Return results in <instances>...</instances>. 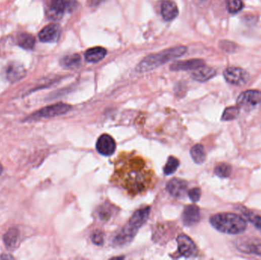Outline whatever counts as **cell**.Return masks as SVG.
Listing matches in <instances>:
<instances>
[{
	"label": "cell",
	"instance_id": "1",
	"mask_svg": "<svg viewBox=\"0 0 261 260\" xmlns=\"http://www.w3.org/2000/svg\"><path fill=\"white\" fill-rule=\"evenodd\" d=\"M187 51V48L185 46H176L157 54H150L140 62L137 66L136 71L138 72H145L156 69L167 62L181 57Z\"/></svg>",
	"mask_w": 261,
	"mask_h": 260
},
{
	"label": "cell",
	"instance_id": "2",
	"mask_svg": "<svg viewBox=\"0 0 261 260\" xmlns=\"http://www.w3.org/2000/svg\"><path fill=\"white\" fill-rule=\"evenodd\" d=\"M211 225L217 231L227 234H240L247 228V222L234 213H219L210 217Z\"/></svg>",
	"mask_w": 261,
	"mask_h": 260
},
{
	"label": "cell",
	"instance_id": "3",
	"mask_svg": "<svg viewBox=\"0 0 261 260\" xmlns=\"http://www.w3.org/2000/svg\"><path fill=\"white\" fill-rule=\"evenodd\" d=\"M150 214V208L145 207L138 210L130 218L128 225L122 230L115 239L114 243L118 246H124L132 241L138 230L147 221Z\"/></svg>",
	"mask_w": 261,
	"mask_h": 260
},
{
	"label": "cell",
	"instance_id": "4",
	"mask_svg": "<svg viewBox=\"0 0 261 260\" xmlns=\"http://www.w3.org/2000/svg\"><path fill=\"white\" fill-rule=\"evenodd\" d=\"M132 169L127 171L125 177H122L124 179V185L127 190L132 193H140L144 191L146 188L145 180L146 173L145 166L144 162L141 159L137 157L136 159L132 160ZM138 194V193H137Z\"/></svg>",
	"mask_w": 261,
	"mask_h": 260
},
{
	"label": "cell",
	"instance_id": "5",
	"mask_svg": "<svg viewBox=\"0 0 261 260\" xmlns=\"http://www.w3.org/2000/svg\"><path fill=\"white\" fill-rule=\"evenodd\" d=\"M77 4V0H51L49 16L55 20L61 19L66 13H71L76 9Z\"/></svg>",
	"mask_w": 261,
	"mask_h": 260
},
{
	"label": "cell",
	"instance_id": "6",
	"mask_svg": "<svg viewBox=\"0 0 261 260\" xmlns=\"http://www.w3.org/2000/svg\"><path fill=\"white\" fill-rule=\"evenodd\" d=\"M239 108L251 111L261 106V92L258 90H247L241 93L237 100Z\"/></svg>",
	"mask_w": 261,
	"mask_h": 260
},
{
	"label": "cell",
	"instance_id": "7",
	"mask_svg": "<svg viewBox=\"0 0 261 260\" xmlns=\"http://www.w3.org/2000/svg\"><path fill=\"white\" fill-rule=\"evenodd\" d=\"M237 249L247 254L261 256V240L254 237H241L236 241Z\"/></svg>",
	"mask_w": 261,
	"mask_h": 260
},
{
	"label": "cell",
	"instance_id": "8",
	"mask_svg": "<svg viewBox=\"0 0 261 260\" xmlns=\"http://www.w3.org/2000/svg\"><path fill=\"white\" fill-rule=\"evenodd\" d=\"M178 252L180 256L193 258L198 253V249L191 238L185 234H181L176 239Z\"/></svg>",
	"mask_w": 261,
	"mask_h": 260
},
{
	"label": "cell",
	"instance_id": "9",
	"mask_svg": "<svg viewBox=\"0 0 261 260\" xmlns=\"http://www.w3.org/2000/svg\"><path fill=\"white\" fill-rule=\"evenodd\" d=\"M224 77L228 83L235 86H243L249 80L247 71L240 67H229L224 71Z\"/></svg>",
	"mask_w": 261,
	"mask_h": 260
},
{
	"label": "cell",
	"instance_id": "10",
	"mask_svg": "<svg viewBox=\"0 0 261 260\" xmlns=\"http://www.w3.org/2000/svg\"><path fill=\"white\" fill-rule=\"evenodd\" d=\"M71 106L64 103H57L54 105L45 107L34 115L38 118H52L56 116H61L70 111Z\"/></svg>",
	"mask_w": 261,
	"mask_h": 260
},
{
	"label": "cell",
	"instance_id": "11",
	"mask_svg": "<svg viewBox=\"0 0 261 260\" xmlns=\"http://www.w3.org/2000/svg\"><path fill=\"white\" fill-rule=\"evenodd\" d=\"M116 149V143L114 139L108 135L104 134L101 135L96 142V150L99 154L105 157L113 155Z\"/></svg>",
	"mask_w": 261,
	"mask_h": 260
},
{
	"label": "cell",
	"instance_id": "12",
	"mask_svg": "<svg viewBox=\"0 0 261 260\" xmlns=\"http://www.w3.org/2000/svg\"><path fill=\"white\" fill-rule=\"evenodd\" d=\"M61 34V28L56 24H51L42 28L39 32V38L41 42L54 43L57 42Z\"/></svg>",
	"mask_w": 261,
	"mask_h": 260
},
{
	"label": "cell",
	"instance_id": "13",
	"mask_svg": "<svg viewBox=\"0 0 261 260\" xmlns=\"http://www.w3.org/2000/svg\"><path fill=\"white\" fill-rule=\"evenodd\" d=\"M187 187L188 185L185 180L174 178L167 183V190L173 197L181 199L185 196Z\"/></svg>",
	"mask_w": 261,
	"mask_h": 260
},
{
	"label": "cell",
	"instance_id": "14",
	"mask_svg": "<svg viewBox=\"0 0 261 260\" xmlns=\"http://www.w3.org/2000/svg\"><path fill=\"white\" fill-rule=\"evenodd\" d=\"M182 222L185 226L197 225L200 220V210L195 205H187L184 208L182 215Z\"/></svg>",
	"mask_w": 261,
	"mask_h": 260
},
{
	"label": "cell",
	"instance_id": "15",
	"mask_svg": "<svg viewBox=\"0 0 261 260\" xmlns=\"http://www.w3.org/2000/svg\"><path fill=\"white\" fill-rule=\"evenodd\" d=\"M204 65L205 61L201 59H190L172 63L170 65V69L173 71L195 70Z\"/></svg>",
	"mask_w": 261,
	"mask_h": 260
},
{
	"label": "cell",
	"instance_id": "16",
	"mask_svg": "<svg viewBox=\"0 0 261 260\" xmlns=\"http://www.w3.org/2000/svg\"><path fill=\"white\" fill-rule=\"evenodd\" d=\"M161 15L165 21H172L177 17L179 10L175 3L170 0H165L161 4Z\"/></svg>",
	"mask_w": 261,
	"mask_h": 260
},
{
	"label": "cell",
	"instance_id": "17",
	"mask_svg": "<svg viewBox=\"0 0 261 260\" xmlns=\"http://www.w3.org/2000/svg\"><path fill=\"white\" fill-rule=\"evenodd\" d=\"M215 74H216V71L215 69L204 65V66H201L198 69H195L192 72L191 77L193 80L203 83V82H206L213 78Z\"/></svg>",
	"mask_w": 261,
	"mask_h": 260
},
{
	"label": "cell",
	"instance_id": "18",
	"mask_svg": "<svg viewBox=\"0 0 261 260\" xmlns=\"http://www.w3.org/2000/svg\"><path fill=\"white\" fill-rule=\"evenodd\" d=\"M25 69L22 65L18 63H11L7 69V77L10 81L16 82L23 78Z\"/></svg>",
	"mask_w": 261,
	"mask_h": 260
},
{
	"label": "cell",
	"instance_id": "19",
	"mask_svg": "<svg viewBox=\"0 0 261 260\" xmlns=\"http://www.w3.org/2000/svg\"><path fill=\"white\" fill-rule=\"evenodd\" d=\"M107 54V50L102 47H94L87 50L85 53V59L90 63H98L101 61Z\"/></svg>",
	"mask_w": 261,
	"mask_h": 260
},
{
	"label": "cell",
	"instance_id": "20",
	"mask_svg": "<svg viewBox=\"0 0 261 260\" xmlns=\"http://www.w3.org/2000/svg\"><path fill=\"white\" fill-rule=\"evenodd\" d=\"M19 238V230L16 228H11L4 236V243L8 249H14L17 246Z\"/></svg>",
	"mask_w": 261,
	"mask_h": 260
},
{
	"label": "cell",
	"instance_id": "21",
	"mask_svg": "<svg viewBox=\"0 0 261 260\" xmlns=\"http://www.w3.org/2000/svg\"><path fill=\"white\" fill-rule=\"evenodd\" d=\"M190 154L193 161L197 164H203L206 161V152L204 147L201 144L194 145L190 151Z\"/></svg>",
	"mask_w": 261,
	"mask_h": 260
},
{
	"label": "cell",
	"instance_id": "22",
	"mask_svg": "<svg viewBox=\"0 0 261 260\" xmlns=\"http://www.w3.org/2000/svg\"><path fill=\"white\" fill-rule=\"evenodd\" d=\"M62 66L69 69L78 68L81 64V57L78 54L66 56L61 60Z\"/></svg>",
	"mask_w": 261,
	"mask_h": 260
},
{
	"label": "cell",
	"instance_id": "23",
	"mask_svg": "<svg viewBox=\"0 0 261 260\" xmlns=\"http://www.w3.org/2000/svg\"><path fill=\"white\" fill-rule=\"evenodd\" d=\"M18 45L24 49L31 50L35 45V39L31 34L22 33L18 36Z\"/></svg>",
	"mask_w": 261,
	"mask_h": 260
},
{
	"label": "cell",
	"instance_id": "24",
	"mask_svg": "<svg viewBox=\"0 0 261 260\" xmlns=\"http://www.w3.org/2000/svg\"><path fill=\"white\" fill-rule=\"evenodd\" d=\"M179 166V162L178 159L174 157H170L167 160V164L164 168V174L169 175L173 174L176 172Z\"/></svg>",
	"mask_w": 261,
	"mask_h": 260
},
{
	"label": "cell",
	"instance_id": "25",
	"mask_svg": "<svg viewBox=\"0 0 261 260\" xmlns=\"http://www.w3.org/2000/svg\"><path fill=\"white\" fill-rule=\"evenodd\" d=\"M226 7L231 14L239 13L244 8L242 0H226Z\"/></svg>",
	"mask_w": 261,
	"mask_h": 260
},
{
	"label": "cell",
	"instance_id": "26",
	"mask_svg": "<svg viewBox=\"0 0 261 260\" xmlns=\"http://www.w3.org/2000/svg\"><path fill=\"white\" fill-rule=\"evenodd\" d=\"M240 108L238 106L229 107L226 108L223 113L221 120L229 122V121H233L238 118L239 116Z\"/></svg>",
	"mask_w": 261,
	"mask_h": 260
},
{
	"label": "cell",
	"instance_id": "27",
	"mask_svg": "<svg viewBox=\"0 0 261 260\" xmlns=\"http://www.w3.org/2000/svg\"><path fill=\"white\" fill-rule=\"evenodd\" d=\"M215 173L221 178H228L232 174V166L226 163H221L215 166Z\"/></svg>",
	"mask_w": 261,
	"mask_h": 260
},
{
	"label": "cell",
	"instance_id": "28",
	"mask_svg": "<svg viewBox=\"0 0 261 260\" xmlns=\"http://www.w3.org/2000/svg\"><path fill=\"white\" fill-rule=\"evenodd\" d=\"M242 213L244 217H245L253 226L256 227L258 230L261 231V216L253 214V213L250 212V211H243Z\"/></svg>",
	"mask_w": 261,
	"mask_h": 260
},
{
	"label": "cell",
	"instance_id": "29",
	"mask_svg": "<svg viewBox=\"0 0 261 260\" xmlns=\"http://www.w3.org/2000/svg\"><path fill=\"white\" fill-rule=\"evenodd\" d=\"M202 192L200 188H193L190 190L188 193L190 200L193 202H197L201 197Z\"/></svg>",
	"mask_w": 261,
	"mask_h": 260
},
{
	"label": "cell",
	"instance_id": "30",
	"mask_svg": "<svg viewBox=\"0 0 261 260\" xmlns=\"http://www.w3.org/2000/svg\"><path fill=\"white\" fill-rule=\"evenodd\" d=\"M111 214V210L110 209L109 206L106 205H102L99 208V215L101 219L104 220H107L110 218Z\"/></svg>",
	"mask_w": 261,
	"mask_h": 260
},
{
	"label": "cell",
	"instance_id": "31",
	"mask_svg": "<svg viewBox=\"0 0 261 260\" xmlns=\"http://www.w3.org/2000/svg\"><path fill=\"white\" fill-rule=\"evenodd\" d=\"M92 240L95 244L100 246L104 242L103 234L101 231H96V232L93 233V236H92Z\"/></svg>",
	"mask_w": 261,
	"mask_h": 260
},
{
	"label": "cell",
	"instance_id": "32",
	"mask_svg": "<svg viewBox=\"0 0 261 260\" xmlns=\"http://www.w3.org/2000/svg\"><path fill=\"white\" fill-rule=\"evenodd\" d=\"M3 172V166L2 165H1V163H0V175H1V173H2Z\"/></svg>",
	"mask_w": 261,
	"mask_h": 260
}]
</instances>
